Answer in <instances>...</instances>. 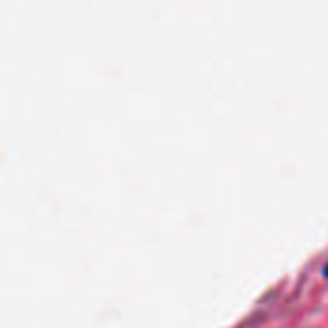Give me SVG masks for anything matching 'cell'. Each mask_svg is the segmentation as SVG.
<instances>
[{
  "mask_svg": "<svg viewBox=\"0 0 328 328\" xmlns=\"http://www.w3.org/2000/svg\"><path fill=\"white\" fill-rule=\"evenodd\" d=\"M322 276H326V278H328V263L322 267Z\"/></svg>",
  "mask_w": 328,
  "mask_h": 328,
  "instance_id": "6da1fadb",
  "label": "cell"
}]
</instances>
